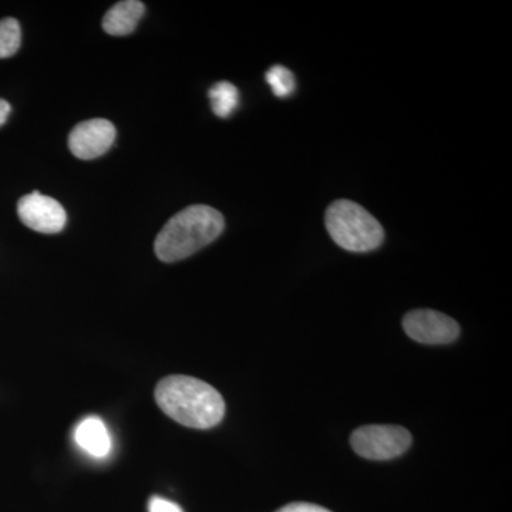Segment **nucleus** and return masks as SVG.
<instances>
[{"label":"nucleus","mask_w":512,"mask_h":512,"mask_svg":"<svg viewBox=\"0 0 512 512\" xmlns=\"http://www.w3.org/2000/svg\"><path fill=\"white\" fill-rule=\"evenodd\" d=\"M407 335L423 345H447L460 335V326L453 318L430 309H417L403 319Z\"/></svg>","instance_id":"39448f33"},{"label":"nucleus","mask_w":512,"mask_h":512,"mask_svg":"<svg viewBox=\"0 0 512 512\" xmlns=\"http://www.w3.org/2000/svg\"><path fill=\"white\" fill-rule=\"evenodd\" d=\"M276 512H332L328 508L320 507V505L311 503H292L285 505L281 510Z\"/></svg>","instance_id":"4468645a"},{"label":"nucleus","mask_w":512,"mask_h":512,"mask_svg":"<svg viewBox=\"0 0 512 512\" xmlns=\"http://www.w3.org/2000/svg\"><path fill=\"white\" fill-rule=\"evenodd\" d=\"M148 512H184L183 508L180 507L177 503H173V501L165 500L163 497H158V495H154V497L150 498V503H148Z\"/></svg>","instance_id":"ddd939ff"},{"label":"nucleus","mask_w":512,"mask_h":512,"mask_svg":"<svg viewBox=\"0 0 512 512\" xmlns=\"http://www.w3.org/2000/svg\"><path fill=\"white\" fill-rule=\"evenodd\" d=\"M18 214L26 227L42 234H57L67 221L66 211L60 202L37 191L20 198Z\"/></svg>","instance_id":"423d86ee"},{"label":"nucleus","mask_w":512,"mask_h":512,"mask_svg":"<svg viewBox=\"0 0 512 512\" xmlns=\"http://www.w3.org/2000/svg\"><path fill=\"white\" fill-rule=\"evenodd\" d=\"M74 439L93 457H106L110 453L111 439L106 424L99 417L84 419L74 431Z\"/></svg>","instance_id":"1a4fd4ad"},{"label":"nucleus","mask_w":512,"mask_h":512,"mask_svg":"<svg viewBox=\"0 0 512 512\" xmlns=\"http://www.w3.org/2000/svg\"><path fill=\"white\" fill-rule=\"evenodd\" d=\"M326 229L340 248L350 252H369L383 244L382 224L362 205L338 200L329 205Z\"/></svg>","instance_id":"7ed1b4c3"},{"label":"nucleus","mask_w":512,"mask_h":512,"mask_svg":"<svg viewBox=\"0 0 512 512\" xmlns=\"http://www.w3.org/2000/svg\"><path fill=\"white\" fill-rule=\"evenodd\" d=\"M265 77L266 82L271 86L272 92H274L276 97L285 99V97L292 96L293 92H295V76H293L291 70L286 69L285 66H281V64L272 66L271 69L266 72Z\"/></svg>","instance_id":"f8f14e48"},{"label":"nucleus","mask_w":512,"mask_h":512,"mask_svg":"<svg viewBox=\"0 0 512 512\" xmlns=\"http://www.w3.org/2000/svg\"><path fill=\"white\" fill-rule=\"evenodd\" d=\"M116 127L109 120L83 121L69 136L70 151L80 160H93L106 154L116 140Z\"/></svg>","instance_id":"0eeeda50"},{"label":"nucleus","mask_w":512,"mask_h":512,"mask_svg":"<svg viewBox=\"0 0 512 512\" xmlns=\"http://www.w3.org/2000/svg\"><path fill=\"white\" fill-rule=\"evenodd\" d=\"M146 8L138 0L116 3L103 19V29L111 36H127L136 30Z\"/></svg>","instance_id":"6e6552de"},{"label":"nucleus","mask_w":512,"mask_h":512,"mask_svg":"<svg viewBox=\"0 0 512 512\" xmlns=\"http://www.w3.org/2000/svg\"><path fill=\"white\" fill-rule=\"evenodd\" d=\"M208 96H210L212 111H214L215 116L221 117V119H228L237 110L239 92L232 83L220 82L215 84L208 92Z\"/></svg>","instance_id":"9d476101"},{"label":"nucleus","mask_w":512,"mask_h":512,"mask_svg":"<svg viewBox=\"0 0 512 512\" xmlns=\"http://www.w3.org/2000/svg\"><path fill=\"white\" fill-rule=\"evenodd\" d=\"M10 104L8 101L0 99V127L6 123L10 114Z\"/></svg>","instance_id":"2eb2a0df"},{"label":"nucleus","mask_w":512,"mask_h":512,"mask_svg":"<svg viewBox=\"0 0 512 512\" xmlns=\"http://www.w3.org/2000/svg\"><path fill=\"white\" fill-rule=\"evenodd\" d=\"M353 450L367 460H392L412 446V434L399 426H365L350 437Z\"/></svg>","instance_id":"20e7f679"},{"label":"nucleus","mask_w":512,"mask_h":512,"mask_svg":"<svg viewBox=\"0 0 512 512\" xmlns=\"http://www.w3.org/2000/svg\"><path fill=\"white\" fill-rule=\"evenodd\" d=\"M225 228L220 211L192 205L178 212L161 229L154 244L158 259L167 264L183 261L220 237Z\"/></svg>","instance_id":"f03ea898"},{"label":"nucleus","mask_w":512,"mask_h":512,"mask_svg":"<svg viewBox=\"0 0 512 512\" xmlns=\"http://www.w3.org/2000/svg\"><path fill=\"white\" fill-rule=\"evenodd\" d=\"M154 394L158 407L170 419L190 429H212L224 419L225 402L220 392L195 377H165Z\"/></svg>","instance_id":"f257e3e1"},{"label":"nucleus","mask_w":512,"mask_h":512,"mask_svg":"<svg viewBox=\"0 0 512 512\" xmlns=\"http://www.w3.org/2000/svg\"><path fill=\"white\" fill-rule=\"evenodd\" d=\"M20 43H22V30L18 20L13 18L0 20V59L15 55Z\"/></svg>","instance_id":"9b49d317"}]
</instances>
